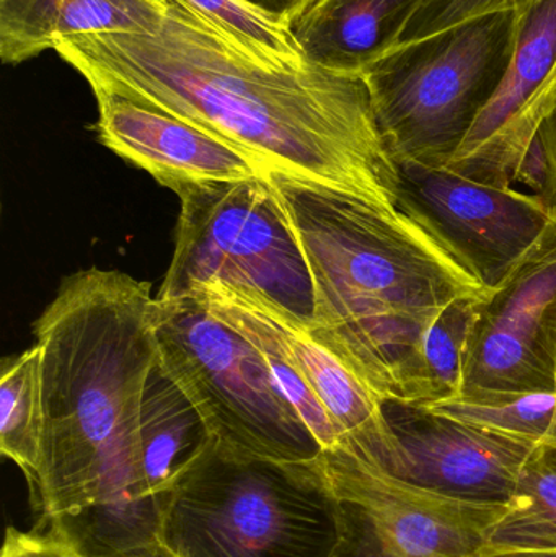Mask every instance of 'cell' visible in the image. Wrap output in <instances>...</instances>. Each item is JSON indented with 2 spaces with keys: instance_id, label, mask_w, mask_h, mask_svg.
Here are the masks:
<instances>
[{
  "instance_id": "cell-1",
  "label": "cell",
  "mask_w": 556,
  "mask_h": 557,
  "mask_svg": "<svg viewBox=\"0 0 556 557\" xmlns=\"http://www.w3.org/2000/svg\"><path fill=\"white\" fill-rule=\"evenodd\" d=\"M52 51L88 85L150 101L247 150L271 175L400 206V166L359 75L261 61L173 0L152 32L77 36Z\"/></svg>"
},
{
  "instance_id": "cell-2",
  "label": "cell",
  "mask_w": 556,
  "mask_h": 557,
  "mask_svg": "<svg viewBox=\"0 0 556 557\" xmlns=\"http://www.w3.org/2000/svg\"><path fill=\"white\" fill-rule=\"evenodd\" d=\"M271 180L312 273L309 336L384 405L436 401L424 341L457 305L492 297L475 264L405 193L385 209L289 176Z\"/></svg>"
},
{
  "instance_id": "cell-3",
  "label": "cell",
  "mask_w": 556,
  "mask_h": 557,
  "mask_svg": "<svg viewBox=\"0 0 556 557\" xmlns=\"http://www.w3.org/2000/svg\"><path fill=\"white\" fill-rule=\"evenodd\" d=\"M152 284L100 268L62 278L33 324L45 431L32 486L42 520L149 497L140 405L157 360Z\"/></svg>"
},
{
  "instance_id": "cell-4",
  "label": "cell",
  "mask_w": 556,
  "mask_h": 557,
  "mask_svg": "<svg viewBox=\"0 0 556 557\" xmlns=\"http://www.w3.org/2000/svg\"><path fill=\"white\" fill-rule=\"evenodd\" d=\"M160 540L172 557H330L335 494L320 457L271 460L212 438L170 491Z\"/></svg>"
},
{
  "instance_id": "cell-5",
  "label": "cell",
  "mask_w": 556,
  "mask_h": 557,
  "mask_svg": "<svg viewBox=\"0 0 556 557\" xmlns=\"http://www.w3.org/2000/svg\"><path fill=\"white\" fill-rule=\"evenodd\" d=\"M175 251L159 300L215 287L310 334L316 290L283 199L270 176L176 183Z\"/></svg>"
},
{
  "instance_id": "cell-6",
  "label": "cell",
  "mask_w": 556,
  "mask_h": 557,
  "mask_svg": "<svg viewBox=\"0 0 556 557\" xmlns=\"http://www.w3.org/2000/svg\"><path fill=\"white\" fill-rule=\"evenodd\" d=\"M521 20L522 9L482 13L401 42L361 75L398 166L449 163L505 78Z\"/></svg>"
},
{
  "instance_id": "cell-7",
  "label": "cell",
  "mask_w": 556,
  "mask_h": 557,
  "mask_svg": "<svg viewBox=\"0 0 556 557\" xmlns=\"http://www.w3.org/2000/svg\"><path fill=\"white\" fill-rule=\"evenodd\" d=\"M153 334L157 363L219 444L271 460L320 457L322 445L277 388L260 349L202 301L157 298Z\"/></svg>"
},
{
  "instance_id": "cell-8",
  "label": "cell",
  "mask_w": 556,
  "mask_h": 557,
  "mask_svg": "<svg viewBox=\"0 0 556 557\" xmlns=\"http://www.w3.org/2000/svg\"><path fill=\"white\" fill-rule=\"evenodd\" d=\"M320 461L338 519L330 557H479L506 509L405 483L345 444L323 450Z\"/></svg>"
},
{
  "instance_id": "cell-9",
  "label": "cell",
  "mask_w": 556,
  "mask_h": 557,
  "mask_svg": "<svg viewBox=\"0 0 556 557\" xmlns=\"http://www.w3.org/2000/svg\"><path fill=\"white\" fill-rule=\"evenodd\" d=\"M464 372V392L556 389V206L541 237L477 305Z\"/></svg>"
},
{
  "instance_id": "cell-10",
  "label": "cell",
  "mask_w": 556,
  "mask_h": 557,
  "mask_svg": "<svg viewBox=\"0 0 556 557\" xmlns=\"http://www.w3.org/2000/svg\"><path fill=\"white\" fill-rule=\"evenodd\" d=\"M384 412L394 437L358 454L392 476L449 499L508 507L539 448L421 406L385 403Z\"/></svg>"
},
{
  "instance_id": "cell-11",
  "label": "cell",
  "mask_w": 556,
  "mask_h": 557,
  "mask_svg": "<svg viewBox=\"0 0 556 557\" xmlns=\"http://www.w3.org/2000/svg\"><path fill=\"white\" fill-rule=\"evenodd\" d=\"M556 94V0L522 7L515 58L466 139L444 169L518 186Z\"/></svg>"
},
{
  "instance_id": "cell-12",
  "label": "cell",
  "mask_w": 556,
  "mask_h": 557,
  "mask_svg": "<svg viewBox=\"0 0 556 557\" xmlns=\"http://www.w3.org/2000/svg\"><path fill=\"white\" fill-rule=\"evenodd\" d=\"M413 199L495 287L541 237L552 208L535 193L449 169L400 166Z\"/></svg>"
},
{
  "instance_id": "cell-13",
  "label": "cell",
  "mask_w": 556,
  "mask_h": 557,
  "mask_svg": "<svg viewBox=\"0 0 556 557\" xmlns=\"http://www.w3.org/2000/svg\"><path fill=\"white\" fill-rule=\"evenodd\" d=\"M90 88L98 108V143L165 188L271 175L247 150L150 101L100 85Z\"/></svg>"
},
{
  "instance_id": "cell-14",
  "label": "cell",
  "mask_w": 556,
  "mask_h": 557,
  "mask_svg": "<svg viewBox=\"0 0 556 557\" xmlns=\"http://www.w3.org/2000/svg\"><path fill=\"white\" fill-rule=\"evenodd\" d=\"M424 0H312L291 33L310 64L361 77L400 45Z\"/></svg>"
},
{
  "instance_id": "cell-15",
  "label": "cell",
  "mask_w": 556,
  "mask_h": 557,
  "mask_svg": "<svg viewBox=\"0 0 556 557\" xmlns=\"http://www.w3.org/2000/svg\"><path fill=\"white\" fill-rule=\"evenodd\" d=\"M169 0H0V59L18 65L59 41L113 32H152Z\"/></svg>"
},
{
  "instance_id": "cell-16",
  "label": "cell",
  "mask_w": 556,
  "mask_h": 557,
  "mask_svg": "<svg viewBox=\"0 0 556 557\" xmlns=\"http://www.w3.org/2000/svg\"><path fill=\"white\" fill-rule=\"evenodd\" d=\"M139 431L147 496L170 493L212 441L198 409L157 360L144 389Z\"/></svg>"
},
{
  "instance_id": "cell-17",
  "label": "cell",
  "mask_w": 556,
  "mask_h": 557,
  "mask_svg": "<svg viewBox=\"0 0 556 557\" xmlns=\"http://www.w3.org/2000/svg\"><path fill=\"white\" fill-rule=\"evenodd\" d=\"M169 494L97 504L42 520L41 527L82 557H172L160 540Z\"/></svg>"
},
{
  "instance_id": "cell-18",
  "label": "cell",
  "mask_w": 556,
  "mask_h": 557,
  "mask_svg": "<svg viewBox=\"0 0 556 557\" xmlns=\"http://www.w3.org/2000/svg\"><path fill=\"white\" fill-rule=\"evenodd\" d=\"M45 431L42 347L3 360L0 379V451L15 461L32 484L41 458Z\"/></svg>"
},
{
  "instance_id": "cell-19",
  "label": "cell",
  "mask_w": 556,
  "mask_h": 557,
  "mask_svg": "<svg viewBox=\"0 0 556 557\" xmlns=\"http://www.w3.org/2000/svg\"><path fill=\"white\" fill-rule=\"evenodd\" d=\"M434 414L493 429L556 451V389L526 393L464 392L417 405Z\"/></svg>"
},
{
  "instance_id": "cell-20",
  "label": "cell",
  "mask_w": 556,
  "mask_h": 557,
  "mask_svg": "<svg viewBox=\"0 0 556 557\" xmlns=\"http://www.w3.org/2000/svg\"><path fill=\"white\" fill-rule=\"evenodd\" d=\"M555 549L556 451L539 447L526 465L512 503L490 533L486 552Z\"/></svg>"
},
{
  "instance_id": "cell-21",
  "label": "cell",
  "mask_w": 556,
  "mask_h": 557,
  "mask_svg": "<svg viewBox=\"0 0 556 557\" xmlns=\"http://www.w3.org/2000/svg\"><path fill=\"white\" fill-rule=\"evenodd\" d=\"M221 29L261 61L277 65L306 64L289 28L276 25L238 0H173Z\"/></svg>"
},
{
  "instance_id": "cell-22",
  "label": "cell",
  "mask_w": 556,
  "mask_h": 557,
  "mask_svg": "<svg viewBox=\"0 0 556 557\" xmlns=\"http://www.w3.org/2000/svg\"><path fill=\"white\" fill-rule=\"evenodd\" d=\"M532 2L535 0H424L417 15L408 23L400 45L433 35L482 13L522 9Z\"/></svg>"
},
{
  "instance_id": "cell-23",
  "label": "cell",
  "mask_w": 556,
  "mask_h": 557,
  "mask_svg": "<svg viewBox=\"0 0 556 557\" xmlns=\"http://www.w3.org/2000/svg\"><path fill=\"white\" fill-rule=\"evenodd\" d=\"M2 557H82L61 540L48 532L7 530Z\"/></svg>"
},
{
  "instance_id": "cell-24",
  "label": "cell",
  "mask_w": 556,
  "mask_h": 557,
  "mask_svg": "<svg viewBox=\"0 0 556 557\" xmlns=\"http://www.w3.org/2000/svg\"><path fill=\"white\" fill-rule=\"evenodd\" d=\"M238 2L250 7L270 22L283 28H291L312 0H238Z\"/></svg>"
},
{
  "instance_id": "cell-25",
  "label": "cell",
  "mask_w": 556,
  "mask_h": 557,
  "mask_svg": "<svg viewBox=\"0 0 556 557\" xmlns=\"http://www.w3.org/2000/svg\"><path fill=\"white\" fill-rule=\"evenodd\" d=\"M539 143H541L545 162H547V182H545L542 199L552 208V206H556V94L551 114L542 124L541 133H539Z\"/></svg>"
},
{
  "instance_id": "cell-26",
  "label": "cell",
  "mask_w": 556,
  "mask_h": 557,
  "mask_svg": "<svg viewBox=\"0 0 556 557\" xmlns=\"http://www.w3.org/2000/svg\"><path fill=\"white\" fill-rule=\"evenodd\" d=\"M479 557H556L555 549H515V552H486Z\"/></svg>"
}]
</instances>
